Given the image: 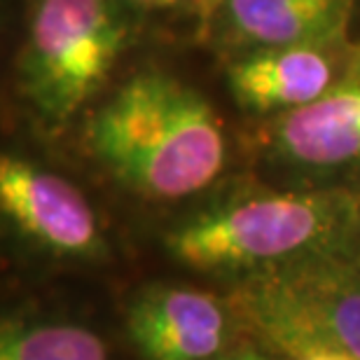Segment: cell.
<instances>
[{
    "label": "cell",
    "instance_id": "cell-1",
    "mask_svg": "<svg viewBox=\"0 0 360 360\" xmlns=\"http://www.w3.org/2000/svg\"><path fill=\"white\" fill-rule=\"evenodd\" d=\"M94 157L131 192L183 199L225 167L222 124L208 101L160 70L134 75L89 122Z\"/></svg>",
    "mask_w": 360,
    "mask_h": 360
},
{
    "label": "cell",
    "instance_id": "cell-2",
    "mask_svg": "<svg viewBox=\"0 0 360 360\" xmlns=\"http://www.w3.org/2000/svg\"><path fill=\"white\" fill-rule=\"evenodd\" d=\"M227 309L285 356L333 351L360 360V269L326 250L248 271Z\"/></svg>",
    "mask_w": 360,
    "mask_h": 360
},
{
    "label": "cell",
    "instance_id": "cell-3",
    "mask_svg": "<svg viewBox=\"0 0 360 360\" xmlns=\"http://www.w3.org/2000/svg\"><path fill=\"white\" fill-rule=\"evenodd\" d=\"M351 208L333 192L253 194L183 222L167 236V248L192 269L253 271L326 250Z\"/></svg>",
    "mask_w": 360,
    "mask_h": 360
},
{
    "label": "cell",
    "instance_id": "cell-4",
    "mask_svg": "<svg viewBox=\"0 0 360 360\" xmlns=\"http://www.w3.org/2000/svg\"><path fill=\"white\" fill-rule=\"evenodd\" d=\"M127 42L112 0H38L21 56V89L47 122L75 115Z\"/></svg>",
    "mask_w": 360,
    "mask_h": 360
},
{
    "label": "cell",
    "instance_id": "cell-5",
    "mask_svg": "<svg viewBox=\"0 0 360 360\" xmlns=\"http://www.w3.org/2000/svg\"><path fill=\"white\" fill-rule=\"evenodd\" d=\"M0 208L28 239L61 255L98 248V225L87 197L70 180L19 157L0 160Z\"/></svg>",
    "mask_w": 360,
    "mask_h": 360
},
{
    "label": "cell",
    "instance_id": "cell-6",
    "mask_svg": "<svg viewBox=\"0 0 360 360\" xmlns=\"http://www.w3.org/2000/svg\"><path fill=\"white\" fill-rule=\"evenodd\" d=\"M127 326L143 360H208L225 347L227 309L211 292L160 285L134 300Z\"/></svg>",
    "mask_w": 360,
    "mask_h": 360
},
{
    "label": "cell",
    "instance_id": "cell-7",
    "mask_svg": "<svg viewBox=\"0 0 360 360\" xmlns=\"http://www.w3.org/2000/svg\"><path fill=\"white\" fill-rule=\"evenodd\" d=\"M276 143L285 157L311 169L360 164V77L288 110L276 124Z\"/></svg>",
    "mask_w": 360,
    "mask_h": 360
},
{
    "label": "cell",
    "instance_id": "cell-8",
    "mask_svg": "<svg viewBox=\"0 0 360 360\" xmlns=\"http://www.w3.org/2000/svg\"><path fill=\"white\" fill-rule=\"evenodd\" d=\"M232 94L255 112L295 110L323 96L335 80L326 47H262L229 66Z\"/></svg>",
    "mask_w": 360,
    "mask_h": 360
},
{
    "label": "cell",
    "instance_id": "cell-9",
    "mask_svg": "<svg viewBox=\"0 0 360 360\" xmlns=\"http://www.w3.org/2000/svg\"><path fill=\"white\" fill-rule=\"evenodd\" d=\"M354 0H225L241 40L257 47H328L349 24Z\"/></svg>",
    "mask_w": 360,
    "mask_h": 360
},
{
    "label": "cell",
    "instance_id": "cell-10",
    "mask_svg": "<svg viewBox=\"0 0 360 360\" xmlns=\"http://www.w3.org/2000/svg\"><path fill=\"white\" fill-rule=\"evenodd\" d=\"M0 360H108L103 337L82 326L5 323L0 333Z\"/></svg>",
    "mask_w": 360,
    "mask_h": 360
},
{
    "label": "cell",
    "instance_id": "cell-11",
    "mask_svg": "<svg viewBox=\"0 0 360 360\" xmlns=\"http://www.w3.org/2000/svg\"><path fill=\"white\" fill-rule=\"evenodd\" d=\"M220 360H267V358H264L260 351H255V349H243V351H236V354L225 356Z\"/></svg>",
    "mask_w": 360,
    "mask_h": 360
},
{
    "label": "cell",
    "instance_id": "cell-12",
    "mask_svg": "<svg viewBox=\"0 0 360 360\" xmlns=\"http://www.w3.org/2000/svg\"><path fill=\"white\" fill-rule=\"evenodd\" d=\"M302 360H356V358H351L347 354H333V351H321V354H311V356H307V358H302Z\"/></svg>",
    "mask_w": 360,
    "mask_h": 360
},
{
    "label": "cell",
    "instance_id": "cell-13",
    "mask_svg": "<svg viewBox=\"0 0 360 360\" xmlns=\"http://www.w3.org/2000/svg\"><path fill=\"white\" fill-rule=\"evenodd\" d=\"M134 3H141V5H167L171 0H134Z\"/></svg>",
    "mask_w": 360,
    "mask_h": 360
}]
</instances>
